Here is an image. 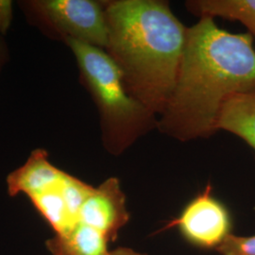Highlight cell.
<instances>
[{
  "label": "cell",
  "mask_w": 255,
  "mask_h": 255,
  "mask_svg": "<svg viewBox=\"0 0 255 255\" xmlns=\"http://www.w3.org/2000/svg\"><path fill=\"white\" fill-rule=\"evenodd\" d=\"M255 87L253 37L226 31L213 18H200L188 27L179 76L157 129L181 142L209 138L218 131L225 101Z\"/></svg>",
  "instance_id": "6da1fadb"
},
{
  "label": "cell",
  "mask_w": 255,
  "mask_h": 255,
  "mask_svg": "<svg viewBox=\"0 0 255 255\" xmlns=\"http://www.w3.org/2000/svg\"><path fill=\"white\" fill-rule=\"evenodd\" d=\"M109 30L106 52L128 91L161 116L174 91L188 27L163 0L105 2Z\"/></svg>",
  "instance_id": "7a4b0ae2"
},
{
  "label": "cell",
  "mask_w": 255,
  "mask_h": 255,
  "mask_svg": "<svg viewBox=\"0 0 255 255\" xmlns=\"http://www.w3.org/2000/svg\"><path fill=\"white\" fill-rule=\"evenodd\" d=\"M64 42L73 52L82 83L98 107L102 143L110 154L124 153L157 128V115L128 91L118 65L105 49L72 39Z\"/></svg>",
  "instance_id": "3957f363"
},
{
  "label": "cell",
  "mask_w": 255,
  "mask_h": 255,
  "mask_svg": "<svg viewBox=\"0 0 255 255\" xmlns=\"http://www.w3.org/2000/svg\"><path fill=\"white\" fill-rule=\"evenodd\" d=\"M39 18L63 39L106 49L109 30L105 2L94 0H39L29 2Z\"/></svg>",
  "instance_id": "277c9868"
},
{
  "label": "cell",
  "mask_w": 255,
  "mask_h": 255,
  "mask_svg": "<svg viewBox=\"0 0 255 255\" xmlns=\"http://www.w3.org/2000/svg\"><path fill=\"white\" fill-rule=\"evenodd\" d=\"M171 225L193 246L208 250H217L232 234L229 211L212 195L211 186L195 197Z\"/></svg>",
  "instance_id": "5b68a950"
},
{
  "label": "cell",
  "mask_w": 255,
  "mask_h": 255,
  "mask_svg": "<svg viewBox=\"0 0 255 255\" xmlns=\"http://www.w3.org/2000/svg\"><path fill=\"white\" fill-rule=\"evenodd\" d=\"M128 220L126 197L119 179L115 177L94 188L79 214V222L98 230L110 242L117 239Z\"/></svg>",
  "instance_id": "8992f818"
},
{
  "label": "cell",
  "mask_w": 255,
  "mask_h": 255,
  "mask_svg": "<svg viewBox=\"0 0 255 255\" xmlns=\"http://www.w3.org/2000/svg\"><path fill=\"white\" fill-rule=\"evenodd\" d=\"M64 174V171L49 162L46 150L38 148L31 152L24 165L9 174L8 193L11 197L24 194L29 199L54 186Z\"/></svg>",
  "instance_id": "52a82bcc"
},
{
  "label": "cell",
  "mask_w": 255,
  "mask_h": 255,
  "mask_svg": "<svg viewBox=\"0 0 255 255\" xmlns=\"http://www.w3.org/2000/svg\"><path fill=\"white\" fill-rule=\"evenodd\" d=\"M217 129L241 138L255 151V87L225 101L219 111Z\"/></svg>",
  "instance_id": "ba28073f"
},
{
  "label": "cell",
  "mask_w": 255,
  "mask_h": 255,
  "mask_svg": "<svg viewBox=\"0 0 255 255\" xmlns=\"http://www.w3.org/2000/svg\"><path fill=\"white\" fill-rule=\"evenodd\" d=\"M109 240L101 232L81 222L70 231L46 241L51 255H109Z\"/></svg>",
  "instance_id": "9c48e42d"
},
{
  "label": "cell",
  "mask_w": 255,
  "mask_h": 255,
  "mask_svg": "<svg viewBox=\"0 0 255 255\" xmlns=\"http://www.w3.org/2000/svg\"><path fill=\"white\" fill-rule=\"evenodd\" d=\"M185 7L192 14L238 21L255 42V0H188Z\"/></svg>",
  "instance_id": "30bf717a"
},
{
  "label": "cell",
  "mask_w": 255,
  "mask_h": 255,
  "mask_svg": "<svg viewBox=\"0 0 255 255\" xmlns=\"http://www.w3.org/2000/svg\"><path fill=\"white\" fill-rule=\"evenodd\" d=\"M64 176L54 186L29 198L37 212L54 231L55 235L70 231L79 222L70 213L64 200L62 190Z\"/></svg>",
  "instance_id": "8fae6325"
},
{
  "label": "cell",
  "mask_w": 255,
  "mask_h": 255,
  "mask_svg": "<svg viewBox=\"0 0 255 255\" xmlns=\"http://www.w3.org/2000/svg\"><path fill=\"white\" fill-rule=\"evenodd\" d=\"M216 251L220 255H255V235L240 237L231 234Z\"/></svg>",
  "instance_id": "7c38bea8"
},
{
  "label": "cell",
  "mask_w": 255,
  "mask_h": 255,
  "mask_svg": "<svg viewBox=\"0 0 255 255\" xmlns=\"http://www.w3.org/2000/svg\"><path fill=\"white\" fill-rule=\"evenodd\" d=\"M12 20V2L0 0V33L5 34Z\"/></svg>",
  "instance_id": "4fadbf2b"
},
{
  "label": "cell",
  "mask_w": 255,
  "mask_h": 255,
  "mask_svg": "<svg viewBox=\"0 0 255 255\" xmlns=\"http://www.w3.org/2000/svg\"><path fill=\"white\" fill-rule=\"evenodd\" d=\"M109 255H146L141 253L135 252L132 249L129 248H126V247H121V248H118L116 250L110 251Z\"/></svg>",
  "instance_id": "5bb4252c"
}]
</instances>
